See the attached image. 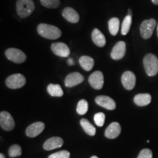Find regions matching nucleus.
Listing matches in <instances>:
<instances>
[{
    "instance_id": "1",
    "label": "nucleus",
    "mask_w": 158,
    "mask_h": 158,
    "mask_svg": "<svg viewBox=\"0 0 158 158\" xmlns=\"http://www.w3.org/2000/svg\"><path fill=\"white\" fill-rule=\"evenodd\" d=\"M37 32L41 37L48 40H56L62 36V31L58 27L47 23H40Z\"/></svg>"
},
{
    "instance_id": "2",
    "label": "nucleus",
    "mask_w": 158,
    "mask_h": 158,
    "mask_svg": "<svg viewBox=\"0 0 158 158\" xmlns=\"http://www.w3.org/2000/svg\"><path fill=\"white\" fill-rule=\"evenodd\" d=\"M35 10V4L32 0H17L16 12L19 17L24 18L30 15Z\"/></svg>"
},
{
    "instance_id": "3",
    "label": "nucleus",
    "mask_w": 158,
    "mask_h": 158,
    "mask_svg": "<svg viewBox=\"0 0 158 158\" xmlns=\"http://www.w3.org/2000/svg\"><path fill=\"white\" fill-rule=\"evenodd\" d=\"M143 66L149 76H154L158 73V59L152 54H147L143 58Z\"/></svg>"
},
{
    "instance_id": "4",
    "label": "nucleus",
    "mask_w": 158,
    "mask_h": 158,
    "mask_svg": "<svg viewBox=\"0 0 158 158\" xmlns=\"http://www.w3.org/2000/svg\"><path fill=\"white\" fill-rule=\"evenodd\" d=\"M5 56L8 60L11 62L16 63V64H21L24 62L27 59V56L22 51L18 48H10L5 51Z\"/></svg>"
},
{
    "instance_id": "5",
    "label": "nucleus",
    "mask_w": 158,
    "mask_h": 158,
    "mask_svg": "<svg viewBox=\"0 0 158 158\" xmlns=\"http://www.w3.org/2000/svg\"><path fill=\"white\" fill-rule=\"evenodd\" d=\"M156 27V21L151 19L143 21L140 27V32L143 39H149L152 36Z\"/></svg>"
},
{
    "instance_id": "6",
    "label": "nucleus",
    "mask_w": 158,
    "mask_h": 158,
    "mask_svg": "<svg viewBox=\"0 0 158 158\" xmlns=\"http://www.w3.org/2000/svg\"><path fill=\"white\" fill-rule=\"evenodd\" d=\"M5 84L8 88L16 89L24 86L26 84V78L21 74H13L7 77L5 81Z\"/></svg>"
},
{
    "instance_id": "7",
    "label": "nucleus",
    "mask_w": 158,
    "mask_h": 158,
    "mask_svg": "<svg viewBox=\"0 0 158 158\" xmlns=\"http://www.w3.org/2000/svg\"><path fill=\"white\" fill-rule=\"evenodd\" d=\"M0 125L3 130L10 131L15 127V121L10 114L7 111H2L0 114Z\"/></svg>"
},
{
    "instance_id": "8",
    "label": "nucleus",
    "mask_w": 158,
    "mask_h": 158,
    "mask_svg": "<svg viewBox=\"0 0 158 158\" xmlns=\"http://www.w3.org/2000/svg\"><path fill=\"white\" fill-rule=\"evenodd\" d=\"M89 83L94 89H101L104 84L103 74L100 71H95L89 78Z\"/></svg>"
},
{
    "instance_id": "9",
    "label": "nucleus",
    "mask_w": 158,
    "mask_h": 158,
    "mask_svg": "<svg viewBox=\"0 0 158 158\" xmlns=\"http://www.w3.org/2000/svg\"><path fill=\"white\" fill-rule=\"evenodd\" d=\"M51 51L56 56L60 57H68L70 54L69 47L63 43H54L51 44Z\"/></svg>"
},
{
    "instance_id": "10",
    "label": "nucleus",
    "mask_w": 158,
    "mask_h": 158,
    "mask_svg": "<svg viewBox=\"0 0 158 158\" xmlns=\"http://www.w3.org/2000/svg\"><path fill=\"white\" fill-rule=\"evenodd\" d=\"M135 76L131 71H126L122 76V84L124 89L127 90H132L135 86Z\"/></svg>"
},
{
    "instance_id": "11",
    "label": "nucleus",
    "mask_w": 158,
    "mask_h": 158,
    "mask_svg": "<svg viewBox=\"0 0 158 158\" xmlns=\"http://www.w3.org/2000/svg\"><path fill=\"white\" fill-rule=\"evenodd\" d=\"M126 53V43L119 41L114 45L110 53V57L114 60H119L124 56Z\"/></svg>"
},
{
    "instance_id": "12",
    "label": "nucleus",
    "mask_w": 158,
    "mask_h": 158,
    "mask_svg": "<svg viewBox=\"0 0 158 158\" xmlns=\"http://www.w3.org/2000/svg\"><path fill=\"white\" fill-rule=\"evenodd\" d=\"M84 77L79 73L75 72L70 73L65 78L64 84L67 87H73L77 85L81 84L84 81Z\"/></svg>"
},
{
    "instance_id": "13",
    "label": "nucleus",
    "mask_w": 158,
    "mask_h": 158,
    "mask_svg": "<svg viewBox=\"0 0 158 158\" xmlns=\"http://www.w3.org/2000/svg\"><path fill=\"white\" fill-rule=\"evenodd\" d=\"M95 102L98 106L105 108L107 110H114L116 108V102L108 96L100 95L95 98Z\"/></svg>"
},
{
    "instance_id": "14",
    "label": "nucleus",
    "mask_w": 158,
    "mask_h": 158,
    "mask_svg": "<svg viewBox=\"0 0 158 158\" xmlns=\"http://www.w3.org/2000/svg\"><path fill=\"white\" fill-rule=\"evenodd\" d=\"M45 128V124L44 123L41 122H35V123L31 124V125H29L28 127L26 130V134L29 137L33 138L36 137L40 134L43 131Z\"/></svg>"
},
{
    "instance_id": "15",
    "label": "nucleus",
    "mask_w": 158,
    "mask_h": 158,
    "mask_svg": "<svg viewBox=\"0 0 158 158\" xmlns=\"http://www.w3.org/2000/svg\"><path fill=\"white\" fill-rule=\"evenodd\" d=\"M121 133V126L118 122H112L105 132V135L110 139L117 138Z\"/></svg>"
},
{
    "instance_id": "16",
    "label": "nucleus",
    "mask_w": 158,
    "mask_h": 158,
    "mask_svg": "<svg viewBox=\"0 0 158 158\" xmlns=\"http://www.w3.org/2000/svg\"><path fill=\"white\" fill-rule=\"evenodd\" d=\"M62 16L68 22L72 23H78L80 20L78 13L72 7H65L62 10Z\"/></svg>"
},
{
    "instance_id": "17",
    "label": "nucleus",
    "mask_w": 158,
    "mask_h": 158,
    "mask_svg": "<svg viewBox=\"0 0 158 158\" xmlns=\"http://www.w3.org/2000/svg\"><path fill=\"white\" fill-rule=\"evenodd\" d=\"M63 140L62 138L59 137H52L47 140L43 144V148L45 150H52L59 148L63 145Z\"/></svg>"
},
{
    "instance_id": "18",
    "label": "nucleus",
    "mask_w": 158,
    "mask_h": 158,
    "mask_svg": "<svg viewBox=\"0 0 158 158\" xmlns=\"http://www.w3.org/2000/svg\"><path fill=\"white\" fill-rule=\"evenodd\" d=\"M92 39L97 46L104 47L106 44V39L104 35L98 29H94L92 32Z\"/></svg>"
},
{
    "instance_id": "19",
    "label": "nucleus",
    "mask_w": 158,
    "mask_h": 158,
    "mask_svg": "<svg viewBox=\"0 0 158 158\" xmlns=\"http://www.w3.org/2000/svg\"><path fill=\"white\" fill-rule=\"evenodd\" d=\"M152 101V97L149 94H138L134 98V102L138 106H146Z\"/></svg>"
},
{
    "instance_id": "20",
    "label": "nucleus",
    "mask_w": 158,
    "mask_h": 158,
    "mask_svg": "<svg viewBox=\"0 0 158 158\" xmlns=\"http://www.w3.org/2000/svg\"><path fill=\"white\" fill-rule=\"evenodd\" d=\"M79 64L81 68L86 71H90L93 68L94 62L92 57L88 56H82L79 59Z\"/></svg>"
},
{
    "instance_id": "21",
    "label": "nucleus",
    "mask_w": 158,
    "mask_h": 158,
    "mask_svg": "<svg viewBox=\"0 0 158 158\" xmlns=\"http://www.w3.org/2000/svg\"><path fill=\"white\" fill-rule=\"evenodd\" d=\"M108 29L110 35L116 36L119 29V19L117 18H112L108 21Z\"/></svg>"
},
{
    "instance_id": "22",
    "label": "nucleus",
    "mask_w": 158,
    "mask_h": 158,
    "mask_svg": "<svg viewBox=\"0 0 158 158\" xmlns=\"http://www.w3.org/2000/svg\"><path fill=\"white\" fill-rule=\"evenodd\" d=\"M47 90L49 94L52 97H62L64 94L62 87L59 84H49Z\"/></svg>"
},
{
    "instance_id": "23",
    "label": "nucleus",
    "mask_w": 158,
    "mask_h": 158,
    "mask_svg": "<svg viewBox=\"0 0 158 158\" xmlns=\"http://www.w3.org/2000/svg\"><path fill=\"white\" fill-rule=\"evenodd\" d=\"M80 123L83 129H84V131L86 132L88 135H92V136L95 135L96 133L95 127H94L87 119H86V118H82V119L81 120Z\"/></svg>"
},
{
    "instance_id": "24",
    "label": "nucleus",
    "mask_w": 158,
    "mask_h": 158,
    "mask_svg": "<svg viewBox=\"0 0 158 158\" xmlns=\"http://www.w3.org/2000/svg\"><path fill=\"white\" fill-rule=\"evenodd\" d=\"M131 24H132V16L127 15V16L124 18L123 22H122V24L121 32L122 35H126L128 32H129Z\"/></svg>"
},
{
    "instance_id": "25",
    "label": "nucleus",
    "mask_w": 158,
    "mask_h": 158,
    "mask_svg": "<svg viewBox=\"0 0 158 158\" xmlns=\"http://www.w3.org/2000/svg\"><path fill=\"white\" fill-rule=\"evenodd\" d=\"M41 5L49 9H54L60 5V0H40Z\"/></svg>"
},
{
    "instance_id": "26",
    "label": "nucleus",
    "mask_w": 158,
    "mask_h": 158,
    "mask_svg": "<svg viewBox=\"0 0 158 158\" xmlns=\"http://www.w3.org/2000/svg\"><path fill=\"white\" fill-rule=\"evenodd\" d=\"M89 105L88 102L86 100H81L80 101L78 102V106H77L76 110L78 112V114L80 115H84V114H86L88 110Z\"/></svg>"
},
{
    "instance_id": "27",
    "label": "nucleus",
    "mask_w": 158,
    "mask_h": 158,
    "mask_svg": "<svg viewBox=\"0 0 158 158\" xmlns=\"http://www.w3.org/2000/svg\"><path fill=\"white\" fill-rule=\"evenodd\" d=\"M22 154V150L19 145L15 144V145L11 146L10 148L9 149V155L11 157H19L21 156Z\"/></svg>"
},
{
    "instance_id": "28",
    "label": "nucleus",
    "mask_w": 158,
    "mask_h": 158,
    "mask_svg": "<svg viewBox=\"0 0 158 158\" xmlns=\"http://www.w3.org/2000/svg\"><path fill=\"white\" fill-rule=\"evenodd\" d=\"M94 122L98 127H102L105 123V119H106V116L103 113H98L94 115Z\"/></svg>"
},
{
    "instance_id": "29",
    "label": "nucleus",
    "mask_w": 158,
    "mask_h": 158,
    "mask_svg": "<svg viewBox=\"0 0 158 158\" xmlns=\"http://www.w3.org/2000/svg\"><path fill=\"white\" fill-rule=\"evenodd\" d=\"M70 152L68 151H63L58 152L54 153L49 156L48 158H69L70 157Z\"/></svg>"
},
{
    "instance_id": "30",
    "label": "nucleus",
    "mask_w": 158,
    "mask_h": 158,
    "mask_svg": "<svg viewBox=\"0 0 158 158\" xmlns=\"http://www.w3.org/2000/svg\"><path fill=\"white\" fill-rule=\"evenodd\" d=\"M138 158H152V152L150 149H143L140 152Z\"/></svg>"
},
{
    "instance_id": "31",
    "label": "nucleus",
    "mask_w": 158,
    "mask_h": 158,
    "mask_svg": "<svg viewBox=\"0 0 158 158\" xmlns=\"http://www.w3.org/2000/svg\"><path fill=\"white\" fill-rule=\"evenodd\" d=\"M68 64L69 65H73V64H74V61H73V59H69L68 60Z\"/></svg>"
},
{
    "instance_id": "32",
    "label": "nucleus",
    "mask_w": 158,
    "mask_h": 158,
    "mask_svg": "<svg viewBox=\"0 0 158 158\" xmlns=\"http://www.w3.org/2000/svg\"><path fill=\"white\" fill-rule=\"evenodd\" d=\"M153 4H155V5H158V0H152Z\"/></svg>"
},
{
    "instance_id": "33",
    "label": "nucleus",
    "mask_w": 158,
    "mask_h": 158,
    "mask_svg": "<svg viewBox=\"0 0 158 158\" xmlns=\"http://www.w3.org/2000/svg\"><path fill=\"white\" fill-rule=\"evenodd\" d=\"M128 15H130V16H132V10L130 9L128 10Z\"/></svg>"
},
{
    "instance_id": "34",
    "label": "nucleus",
    "mask_w": 158,
    "mask_h": 158,
    "mask_svg": "<svg viewBox=\"0 0 158 158\" xmlns=\"http://www.w3.org/2000/svg\"><path fill=\"white\" fill-rule=\"evenodd\" d=\"M0 158H5V156L3 155V154H1V155H0Z\"/></svg>"
},
{
    "instance_id": "35",
    "label": "nucleus",
    "mask_w": 158,
    "mask_h": 158,
    "mask_svg": "<svg viewBox=\"0 0 158 158\" xmlns=\"http://www.w3.org/2000/svg\"><path fill=\"white\" fill-rule=\"evenodd\" d=\"M91 158H98V157H97V156H92V157H91Z\"/></svg>"
},
{
    "instance_id": "36",
    "label": "nucleus",
    "mask_w": 158,
    "mask_h": 158,
    "mask_svg": "<svg viewBox=\"0 0 158 158\" xmlns=\"http://www.w3.org/2000/svg\"><path fill=\"white\" fill-rule=\"evenodd\" d=\"M157 37H158V24H157Z\"/></svg>"
}]
</instances>
